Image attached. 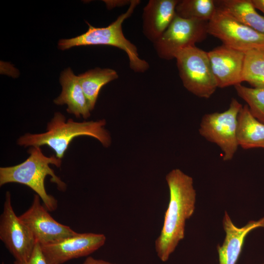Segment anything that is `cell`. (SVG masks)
Instances as JSON below:
<instances>
[{"mask_svg":"<svg viewBox=\"0 0 264 264\" xmlns=\"http://www.w3.org/2000/svg\"><path fill=\"white\" fill-rule=\"evenodd\" d=\"M140 2L139 0H132L126 12L107 27H95L86 22L88 28L85 33L72 38L60 40L58 44L59 48L64 50L78 46H113L126 52L132 70L137 73L145 72L149 68L148 63L139 57L136 46L126 39L122 28L124 21L132 14Z\"/></svg>","mask_w":264,"mask_h":264,"instance_id":"obj_4","label":"cell"},{"mask_svg":"<svg viewBox=\"0 0 264 264\" xmlns=\"http://www.w3.org/2000/svg\"><path fill=\"white\" fill-rule=\"evenodd\" d=\"M105 119L96 121L77 122L69 119L66 121L65 116L59 112L55 113L47 126L46 132L42 133H26L21 136L17 144L24 147L47 145L62 159L70 142L80 136L93 137L99 140L106 148L111 144V137L104 128Z\"/></svg>","mask_w":264,"mask_h":264,"instance_id":"obj_2","label":"cell"},{"mask_svg":"<svg viewBox=\"0 0 264 264\" xmlns=\"http://www.w3.org/2000/svg\"><path fill=\"white\" fill-rule=\"evenodd\" d=\"M0 239L15 261L20 263L28 260L37 243L30 230L15 213L9 191L5 194L0 217Z\"/></svg>","mask_w":264,"mask_h":264,"instance_id":"obj_9","label":"cell"},{"mask_svg":"<svg viewBox=\"0 0 264 264\" xmlns=\"http://www.w3.org/2000/svg\"><path fill=\"white\" fill-rule=\"evenodd\" d=\"M107 6L110 8H112L117 6H121L130 3L131 0H107L105 1Z\"/></svg>","mask_w":264,"mask_h":264,"instance_id":"obj_23","label":"cell"},{"mask_svg":"<svg viewBox=\"0 0 264 264\" xmlns=\"http://www.w3.org/2000/svg\"><path fill=\"white\" fill-rule=\"evenodd\" d=\"M13 264H51L44 255L41 245L36 243L29 258L24 263L15 261Z\"/></svg>","mask_w":264,"mask_h":264,"instance_id":"obj_22","label":"cell"},{"mask_svg":"<svg viewBox=\"0 0 264 264\" xmlns=\"http://www.w3.org/2000/svg\"><path fill=\"white\" fill-rule=\"evenodd\" d=\"M242 105L232 98L228 109L221 112L204 115L199 132L208 141L217 144L223 152V160H231L239 146L237 141L238 116Z\"/></svg>","mask_w":264,"mask_h":264,"instance_id":"obj_6","label":"cell"},{"mask_svg":"<svg viewBox=\"0 0 264 264\" xmlns=\"http://www.w3.org/2000/svg\"><path fill=\"white\" fill-rule=\"evenodd\" d=\"M166 180L169 201L160 233L154 243L157 256L163 262L168 260L184 239L185 222L194 212L196 200L192 177L180 169L171 171Z\"/></svg>","mask_w":264,"mask_h":264,"instance_id":"obj_1","label":"cell"},{"mask_svg":"<svg viewBox=\"0 0 264 264\" xmlns=\"http://www.w3.org/2000/svg\"><path fill=\"white\" fill-rule=\"evenodd\" d=\"M234 87L239 96L247 103L254 117L264 124V88H251L241 84Z\"/></svg>","mask_w":264,"mask_h":264,"instance_id":"obj_21","label":"cell"},{"mask_svg":"<svg viewBox=\"0 0 264 264\" xmlns=\"http://www.w3.org/2000/svg\"><path fill=\"white\" fill-rule=\"evenodd\" d=\"M207 24V22L176 15L161 37L153 44L158 56L172 60L181 50L203 41L208 34Z\"/></svg>","mask_w":264,"mask_h":264,"instance_id":"obj_8","label":"cell"},{"mask_svg":"<svg viewBox=\"0 0 264 264\" xmlns=\"http://www.w3.org/2000/svg\"><path fill=\"white\" fill-rule=\"evenodd\" d=\"M177 0H150L142 13V30L145 37L153 44L169 27L176 15Z\"/></svg>","mask_w":264,"mask_h":264,"instance_id":"obj_13","label":"cell"},{"mask_svg":"<svg viewBox=\"0 0 264 264\" xmlns=\"http://www.w3.org/2000/svg\"><path fill=\"white\" fill-rule=\"evenodd\" d=\"M217 9L213 0H178L176 7V15L187 19H196L208 22Z\"/></svg>","mask_w":264,"mask_h":264,"instance_id":"obj_19","label":"cell"},{"mask_svg":"<svg viewBox=\"0 0 264 264\" xmlns=\"http://www.w3.org/2000/svg\"><path fill=\"white\" fill-rule=\"evenodd\" d=\"M40 198L34 195L30 208L19 216L29 228L36 241L40 245H46L58 242L76 235L69 226L56 221L40 202Z\"/></svg>","mask_w":264,"mask_h":264,"instance_id":"obj_10","label":"cell"},{"mask_svg":"<svg viewBox=\"0 0 264 264\" xmlns=\"http://www.w3.org/2000/svg\"><path fill=\"white\" fill-rule=\"evenodd\" d=\"M216 7L222 9L264 35V17L256 11L251 0H215Z\"/></svg>","mask_w":264,"mask_h":264,"instance_id":"obj_17","label":"cell"},{"mask_svg":"<svg viewBox=\"0 0 264 264\" xmlns=\"http://www.w3.org/2000/svg\"><path fill=\"white\" fill-rule=\"evenodd\" d=\"M222 225L225 237L222 244L217 246L219 264H236L245 237L253 230L259 227L264 228V217L258 220H250L243 227H238L225 211Z\"/></svg>","mask_w":264,"mask_h":264,"instance_id":"obj_14","label":"cell"},{"mask_svg":"<svg viewBox=\"0 0 264 264\" xmlns=\"http://www.w3.org/2000/svg\"><path fill=\"white\" fill-rule=\"evenodd\" d=\"M175 59L185 88L198 97L210 98L218 87L207 52L191 46L178 52Z\"/></svg>","mask_w":264,"mask_h":264,"instance_id":"obj_5","label":"cell"},{"mask_svg":"<svg viewBox=\"0 0 264 264\" xmlns=\"http://www.w3.org/2000/svg\"><path fill=\"white\" fill-rule=\"evenodd\" d=\"M60 82L62 90L54 103L58 105L66 104L67 112L77 118L81 116L84 119L88 118L91 110L78 76H76L70 68H67L61 73Z\"/></svg>","mask_w":264,"mask_h":264,"instance_id":"obj_15","label":"cell"},{"mask_svg":"<svg viewBox=\"0 0 264 264\" xmlns=\"http://www.w3.org/2000/svg\"><path fill=\"white\" fill-rule=\"evenodd\" d=\"M237 141L244 149H264V124L257 119L245 105L238 116Z\"/></svg>","mask_w":264,"mask_h":264,"instance_id":"obj_16","label":"cell"},{"mask_svg":"<svg viewBox=\"0 0 264 264\" xmlns=\"http://www.w3.org/2000/svg\"></svg>","mask_w":264,"mask_h":264,"instance_id":"obj_27","label":"cell"},{"mask_svg":"<svg viewBox=\"0 0 264 264\" xmlns=\"http://www.w3.org/2000/svg\"><path fill=\"white\" fill-rule=\"evenodd\" d=\"M82 264H115L100 259H96L92 257H88Z\"/></svg>","mask_w":264,"mask_h":264,"instance_id":"obj_24","label":"cell"},{"mask_svg":"<svg viewBox=\"0 0 264 264\" xmlns=\"http://www.w3.org/2000/svg\"><path fill=\"white\" fill-rule=\"evenodd\" d=\"M207 30L208 34L235 49L244 52L251 50L264 51V35L217 7L207 22Z\"/></svg>","mask_w":264,"mask_h":264,"instance_id":"obj_7","label":"cell"},{"mask_svg":"<svg viewBox=\"0 0 264 264\" xmlns=\"http://www.w3.org/2000/svg\"><path fill=\"white\" fill-rule=\"evenodd\" d=\"M207 54L218 88L241 84L245 52L222 44Z\"/></svg>","mask_w":264,"mask_h":264,"instance_id":"obj_12","label":"cell"},{"mask_svg":"<svg viewBox=\"0 0 264 264\" xmlns=\"http://www.w3.org/2000/svg\"><path fill=\"white\" fill-rule=\"evenodd\" d=\"M242 81L253 88H264V55L261 50L245 52L242 71Z\"/></svg>","mask_w":264,"mask_h":264,"instance_id":"obj_20","label":"cell"},{"mask_svg":"<svg viewBox=\"0 0 264 264\" xmlns=\"http://www.w3.org/2000/svg\"><path fill=\"white\" fill-rule=\"evenodd\" d=\"M255 9L260 10L264 14V0H251Z\"/></svg>","mask_w":264,"mask_h":264,"instance_id":"obj_25","label":"cell"},{"mask_svg":"<svg viewBox=\"0 0 264 264\" xmlns=\"http://www.w3.org/2000/svg\"><path fill=\"white\" fill-rule=\"evenodd\" d=\"M106 241V237L103 234L78 233L58 242L41 246L51 264H62L73 259L89 255L101 247Z\"/></svg>","mask_w":264,"mask_h":264,"instance_id":"obj_11","label":"cell"},{"mask_svg":"<svg viewBox=\"0 0 264 264\" xmlns=\"http://www.w3.org/2000/svg\"><path fill=\"white\" fill-rule=\"evenodd\" d=\"M27 152L29 156L22 163L0 168V186L13 182L25 185L36 193L48 211H55L57 208V200L47 193L44 180L47 176H50L51 181L57 185L60 191L66 190V183L49 167V164H52L60 167L62 160L54 155L49 157L44 155L38 146L30 147Z\"/></svg>","mask_w":264,"mask_h":264,"instance_id":"obj_3","label":"cell"},{"mask_svg":"<svg viewBox=\"0 0 264 264\" xmlns=\"http://www.w3.org/2000/svg\"><path fill=\"white\" fill-rule=\"evenodd\" d=\"M90 110L94 108L101 88L118 78L117 72L111 68H95L78 75Z\"/></svg>","mask_w":264,"mask_h":264,"instance_id":"obj_18","label":"cell"},{"mask_svg":"<svg viewBox=\"0 0 264 264\" xmlns=\"http://www.w3.org/2000/svg\"><path fill=\"white\" fill-rule=\"evenodd\" d=\"M263 51V54H264V51Z\"/></svg>","mask_w":264,"mask_h":264,"instance_id":"obj_26","label":"cell"}]
</instances>
